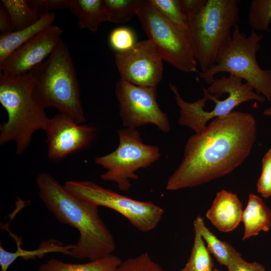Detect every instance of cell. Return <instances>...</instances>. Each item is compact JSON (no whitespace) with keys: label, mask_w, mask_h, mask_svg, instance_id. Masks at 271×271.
<instances>
[{"label":"cell","mask_w":271,"mask_h":271,"mask_svg":"<svg viewBox=\"0 0 271 271\" xmlns=\"http://www.w3.org/2000/svg\"><path fill=\"white\" fill-rule=\"evenodd\" d=\"M241 221L244 225L242 240L267 231L271 228V209L258 196L250 193Z\"/></svg>","instance_id":"obj_17"},{"label":"cell","mask_w":271,"mask_h":271,"mask_svg":"<svg viewBox=\"0 0 271 271\" xmlns=\"http://www.w3.org/2000/svg\"><path fill=\"white\" fill-rule=\"evenodd\" d=\"M136 15L148 39L163 60L183 72H197L198 64L188 29L181 28L169 21L150 0H141Z\"/></svg>","instance_id":"obj_8"},{"label":"cell","mask_w":271,"mask_h":271,"mask_svg":"<svg viewBox=\"0 0 271 271\" xmlns=\"http://www.w3.org/2000/svg\"><path fill=\"white\" fill-rule=\"evenodd\" d=\"M242 207L236 194L222 190L216 194L206 216L219 231L228 232L241 221Z\"/></svg>","instance_id":"obj_15"},{"label":"cell","mask_w":271,"mask_h":271,"mask_svg":"<svg viewBox=\"0 0 271 271\" xmlns=\"http://www.w3.org/2000/svg\"><path fill=\"white\" fill-rule=\"evenodd\" d=\"M7 10L14 31L28 27L38 20L39 16L26 0H2Z\"/></svg>","instance_id":"obj_22"},{"label":"cell","mask_w":271,"mask_h":271,"mask_svg":"<svg viewBox=\"0 0 271 271\" xmlns=\"http://www.w3.org/2000/svg\"><path fill=\"white\" fill-rule=\"evenodd\" d=\"M65 187L85 202L104 206L120 213L137 229L148 232L159 224L163 209L151 201H141L106 189L90 181L71 180Z\"/></svg>","instance_id":"obj_10"},{"label":"cell","mask_w":271,"mask_h":271,"mask_svg":"<svg viewBox=\"0 0 271 271\" xmlns=\"http://www.w3.org/2000/svg\"><path fill=\"white\" fill-rule=\"evenodd\" d=\"M54 13L43 14L37 21L23 29L0 36V65L17 49L52 25Z\"/></svg>","instance_id":"obj_16"},{"label":"cell","mask_w":271,"mask_h":271,"mask_svg":"<svg viewBox=\"0 0 271 271\" xmlns=\"http://www.w3.org/2000/svg\"><path fill=\"white\" fill-rule=\"evenodd\" d=\"M36 184L39 197L49 212L59 222L79 233L70 255L93 261L112 254L115 241L100 218L98 207L74 195L48 173H40Z\"/></svg>","instance_id":"obj_2"},{"label":"cell","mask_w":271,"mask_h":271,"mask_svg":"<svg viewBox=\"0 0 271 271\" xmlns=\"http://www.w3.org/2000/svg\"><path fill=\"white\" fill-rule=\"evenodd\" d=\"M154 6L174 24L188 29V18L180 0H150Z\"/></svg>","instance_id":"obj_26"},{"label":"cell","mask_w":271,"mask_h":271,"mask_svg":"<svg viewBox=\"0 0 271 271\" xmlns=\"http://www.w3.org/2000/svg\"><path fill=\"white\" fill-rule=\"evenodd\" d=\"M262 38V35L253 30L247 36L236 25L231 37L218 52L215 64L206 71L200 72L199 77L210 85L216 74L228 73L244 80L256 93L271 101V69H262L256 61Z\"/></svg>","instance_id":"obj_7"},{"label":"cell","mask_w":271,"mask_h":271,"mask_svg":"<svg viewBox=\"0 0 271 271\" xmlns=\"http://www.w3.org/2000/svg\"><path fill=\"white\" fill-rule=\"evenodd\" d=\"M210 271H220L218 268H213Z\"/></svg>","instance_id":"obj_35"},{"label":"cell","mask_w":271,"mask_h":271,"mask_svg":"<svg viewBox=\"0 0 271 271\" xmlns=\"http://www.w3.org/2000/svg\"><path fill=\"white\" fill-rule=\"evenodd\" d=\"M34 80L29 72L21 76L1 73L0 103L8 118L0 125V145L16 143V154L23 153L36 130H46L49 118L33 95Z\"/></svg>","instance_id":"obj_3"},{"label":"cell","mask_w":271,"mask_h":271,"mask_svg":"<svg viewBox=\"0 0 271 271\" xmlns=\"http://www.w3.org/2000/svg\"><path fill=\"white\" fill-rule=\"evenodd\" d=\"M239 0H206L188 16V29L194 55L204 72L215 63L217 55L230 39L239 20Z\"/></svg>","instance_id":"obj_6"},{"label":"cell","mask_w":271,"mask_h":271,"mask_svg":"<svg viewBox=\"0 0 271 271\" xmlns=\"http://www.w3.org/2000/svg\"><path fill=\"white\" fill-rule=\"evenodd\" d=\"M242 81L232 75L215 78L207 88L202 87L204 97L193 102L185 101L177 86L170 83L176 102L180 108L178 124L199 132L206 127L209 120L229 114L242 103L265 100L263 96L256 93L251 85Z\"/></svg>","instance_id":"obj_5"},{"label":"cell","mask_w":271,"mask_h":271,"mask_svg":"<svg viewBox=\"0 0 271 271\" xmlns=\"http://www.w3.org/2000/svg\"><path fill=\"white\" fill-rule=\"evenodd\" d=\"M226 267L228 271H265V268L262 264L257 262L246 261L237 251Z\"/></svg>","instance_id":"obj_31"},{"label":"cell","mask_w":271,"mask_h":271,"mask_svg":"<svg viewBox=\"0 0 271 271\" xmlns=\"http://www.w3.org/2000/svg\"><path fill=\"white\" fill-rule=\"evenodd\" d=\"M194 229L199 232L207 243V248L220 265L227 266L237 251L231 245L218 239L205 225L203 218L198 216L193 222Z\"/></svg>","instance_id":"obj_21"},{"label":"cell","mask_w":271,"mask_h":271,"mask_svg":"<svg viewBox=\"0 0 271 271\" xmlns=\"http://www.w3.org/2000/svg\"><path fill=\"white\" fill-rule=\"evenodd\" d=\"M190 257L181 271H210L214 263L210 253L205 246L204 240L196 229Z\"/></svg>","instance_id":"obj_23"},{"label":"cell","mask_w":271,"mask_h":271,"mask_svg":"<svg viewBox=\"0 0 271 271\" xmlns=\"http://www.w3.org/2000/svg\"><path fill=\"white\" fill-rule=\"evenodd\" d=\"M71 0H31L28 1L31 8L40 16L52 11L69 9Z\"/></svg>","instance_id":"obj_30"},{"label":"cell","mask_w":271,"mask_h":271,"mask_svg":"<svg viewBox=\"0 0 271 271\" xmlns=\"http://www.w3.org/2000/svg\"><path fill=\"white\" fill-rule=\"evenodd\" d=\"M256 133V120L251 113L233 110L214 118L188 139L167 190L196 187L232 172L249 156Z\"/></svg>","instance_id":"obj_1"},{"label":"cell","mask_w":271,"mask_h":271,"mask_svg":"<svg viewBox=\"0 0 271 271\" xmlns=\"http://www.w3.org/2000/svg\"><path fill=\"white\" fill-rule=\"evenodd\" d=\"M14 31L9 15L3 5L0 6V32L1 35Z\"/></svg>","instance_id":"obj_33"},{"label":"cell","mask_w":271,"mask_h":271,"mask_svg":"<svg viewBox=\"0 0 271 271\" xmlns=\"http://www.w3.org/2000/svg\"><path fill=\"white\" fill-rule=\"evenodd\" d=\"M108 22L122 24L136 15L141 0H103Z\"/></svg>","instance_id":"obj_24"},{"label":"cell","mask_w":271,"mask_h":271,"mask_svg":"<svg viewBox=\"0 0 271 271\" xmlns=\"http://www.w3.org/2000/svg\"><path fill=\"white\" fill-rule=\"evenodd\" d=\"M74 244L64 245L55 240L42 242L39 248L34 250H26L21 247L20 241L17 240V249L15 252H10L4 249L1 243L0 245V266L2 271H7L9 266L18 258L25 259H34L36 257H43L46 253L60 252L70 255V251Z\"/></svg>","instance_id":"obj_19"},{"label":"cell","mask_w":271,"mask_h":271,"mask_svg":"<svg viewBox=\"0 0 271 271\" xmlns=\"http://www.w3.org/2000/svg\"><path fill=\"white\" fill-rule=\"evenodd\" d=\"M270 25H271V24H270Z\"/></svg>","instance_id":"obj_36"},{"label":"cell","mask_w":271,"mask_h":271,"mask_svg":"<svg viewBox=\"0 0 271 271\" xmlns=\"http://www.w3.org/2000/svg\"><path fill=\"white\" fill-rule=\"evenodd\" d=\"M248 23L255 31L268 33L271 24V0H252L248 9Z\"/></svg>","instance_id":"obj_25"},{"label":"cell","mask_w":271,"mask_h":271,"mask_svg":"<svg viewBox=\"0 0 271 271\" xmlns=\"http://www.w3.org/2000/svg\"><path fill=\"white\" fill-rule=\"evenodd\" d=\"M69 10L77 18L81 29L94 33L101 23L108 22L103 0H71Z\"/></svg>","instance_id":"obj_18"},{"label":"cell","mask_w":271,"mask_h":271,"mask_svg":"<svg viewBox=\"0 0 271 271\" xmlns=\"http://www.w3.org/2000/svg\"><path fill=\"white\" fill-rule=\"evenodd\" d=\"M48 145V157L58 161L69 154L88 146L94 140L96 129L89 125H80L62 113L50 119L45 130Z\"/></svg>","instance_id":"obj_13"},{"label":"cell","mask_w":271,"mask_h":271,"mask_svg":"<svg viewBox=\"0 0 271 271\" xmlns=\"http://www.w3.org/2000/svg\"><path fill=\"white\" fill-rule=\"evenodd\" d=\"M109 43L115 52H123L131 49L136 44L133 32L129 28L120 27L113 29L109 36Z\"/></svg>","instance_id":"obj_28"},{"label":"cell","mask_w":271,"mask_h":271,"mask_svg":"<svg viewBox=\"0 0 271 271\" xmlns=\"http://www.w3.org/2000/svg\"><path fill=\"white\" fill-rule=\"evenodd\" d=\"M119 144L111 153L95 159V163L106 170L100 175L105 181L115 182L123 192L131 187L130 180H137L136 172L147 168L161 156L158 147L144 144L137 129L123 128L117 131Z\"/></svg>","instance_id":"obj_9"},{"label":"cell","mask_w":271,"mask_h":271,"mask_svg":"<svg viewBox=\"0 0 271 271\" xmlns=\"http://www.w3.org/2000/svg\"><path fill=\"white\" fill-rule=\"evenodd\" d=\"M30 72L34 97L44 109L55 107L79 124L86 121L75 68L62 39L48 58Z\"/></svg>","instance_id":"obj_4"},{"label":"cell","mask_w":271,"mask_h":271,"mask_svg":"<svg viewBox=\"0 0 271 271\" xmlns=\"http://www.w3.org/2000/svg\"><path fill=\"white\" fill-rule=\"evenodd\" d=\"M115 271H166L148 252L122 261Z\"/></svg>","instance_id":"obj_27"},{"label":"cell","mask_w":271,"mask_h":271,"mask_svg":"<svg viewBox=\"0 0 271 271\" xmlns=\"http://www.w3.org/2000/svg\"><path fill=\"white\" fill-rule=\"evenodd\" d=\"M180 4L185 14L188 16L200 10L206 0H180Z\"/></svg>","instance_id":"obj_32"},{"label":"cell","mask_w":271,"mask_h":271,"mask_svg":"<svg viewBox=\"0 0 271 271\" xmlns=\"http://www.w3.org/2000/svg\"><path fill=\"white\" fill-rule=\"evenodd\" d=\"M163 60L148 39L137 42L128 51L114 54L120 79L143 87H157L163 79Z\"/></svg>","instance_id":"obj_12"},{"label":"cell","mask_w":271,"mask_h":271,"mask_svg":"<svg viewBox=\"0 0 271 271\" xmlns=\"http://www.w3.org/2000/svg\"><path fill=\"white\" fill-rule=\"evenodd\" d=\"M115 93L125 128L137 129L152 123L163 132L170 131L168 115L157 102V87L140 86L120 79L115 84Z\"/></svg>","instance_id":"obj_11"},{"label":"cell","mask_w":271,"mask_h":271,"mask_svg":"<svg viewBox=\"0 0 271 271\" xmlns=\"http://www.w3.org/2000/svg\"><path fill=\"white\" fill-rule=\"evenodd\" d=\"M122 260L117 255L111 254L95 260L83 263L64 262L51 259L42 264L39 271H115Z\"/></svg>","instance_id":"obj_20"},{"label":"cell","mask_w":271,"mask_h":271,"mask_svg":"<svg viewBox=\"0 0 271 271\" xmlns=\"http://www.w3.org/2000/svg\"><path fill=\"white\" fill-rule=\"evenodd\" d=\"M62 34L59 26L52 25L14 51L0 65L1 70L14 76L29 73L51 54Z\"/></svg>","instance_id":"obj_14"},{"label":"cell","mask_w":271,"mask_h":271,"mask_svg":"<svg viewBox=\"0 0 271 271\" xmlns=\"http://www.w3.org/2000/svg\"><path fill=\"white\" fill-rule=\"evenodd\" d=\"M256 186L257 191L265 198L271 197V148L262 159V169Z\"/></svg>","instance_id":"obj_29"},{"label":"cell","mask_w":271,"mask_h":271,"mask_svg":"<svg viewBox=\"0 0 271 271\" xmlns=\"http://www.w3.org/2000/svg\"><path fill=\"white\" fill-rule=\"evenodd\" d=\"M263 114L266 116H271V106L264 109L263 111Z\"/></svg>","instance_id":"obj_34"}]
</instances>
